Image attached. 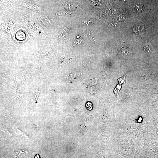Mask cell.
I'll return each instance as SVG.
<instances>
[{"label":"cell","mask_w":158,"mask_h":158,"mask_svg":"<svg viewBox=\"0 0 158 158\" xmlns=\"http://www.w3.org/2000/svg\"><path fill=\"white\" fill-rule=\"evenodd\" d=\"M59 36L62 40H65L67 38V33L65 30H62L60 31Z\"/></svg>","instance_id":"cell-1"},{"label":"cell","mask_w":158,"mask_h":158,"mask_svg":"<svg viewBox=\"0 0 158 158\" xmlns=\"http://www.w3.org/2000/svg\"><path fill=\"white\" fill-rule=\"evenodd\" d=\"M41 20L46 25H49L51 24L50 20L47 17L42 16L40 17Z\"/></svg>","instance_id":"cell-2"},{"label":"cell","mask_w":158,"mask_h":158,"mask_svg":"<svg viewBox=\"0 0 158 158\" xmlns=\"http://www.w3.org/2000/svg\"><path fill=\"white\" fill-rule=\"evenodd\" d=\"M24 4L27 8L32 10H37L39 9V7L35 4L30 3Z\"/></svg>","instance_id":"cell-3"},{"label":"cell","mask_w":158,"mask_h":158,"mask_svg":"<svg viewBox=\"0 0 158 158\" xmlns=\"http://www.w3.org/2000/svg\"><path fill=\"white\" fill-rule=\"evenodd\" d=\"M121 84L118 85L114 90V92L115 94V96H117L119 93V92L121 88Z\"/></svg>","instance_id":"cell-4"},{"label":"cell","mask_w":158,"mask_h":158,"mask_svg":"<svg viewBox=\"0 0 158 158\" xmlns=\"http://www.w3.org/2000/svg\"><path fill=\"white\" fill-rule=\"evenodd\" d=\"M30 27L32 28V30H39L40 29V28H39V27H40L37 24H30Z\"/></svg>","instance_id":"cell-5"},{"label":"cell","mask_w":158,"mask_h":158,"mask_svg":"<svg viewBox=\"0 0 158 158\" xmlns=\"http://www.w3.org/2000/svg\"><path fill=\"white\" fill-rule=\"evenodd\" d=\"M135 9L138 11H140L142 9V6L138 2L135 4Z\"/></svg>","instance_id":"cell-6"},{"label":"cell","mask_w":158,"mask_h":158,"mask_svg":"<svg viewBox=\"0 0 158 158\" xmlns=\"http://www.w3.org/2000/svg\"><path fill=\"white\" fill-rule=\"evenodd\" d=\"M126 75H123L122 77L118 79V80L119 84H124L126 83L125 78Z\"/></svg>","instance_id":"cell-7"},{"label":"cell","mask_w":158,"mask_h":158,"mask_svg":"<svg viewBox=\"0 0 158 158\" xmlns=\"http://www.w3.org/2000/svg\"><path fill=\"white\" fill-rule=\"evenodd\" d=\"M87 108L89 110H91L92 108V105L91 103L88 102L86 105Z\"/></svg>","instance_id":"cell-8"}]
</instances>
